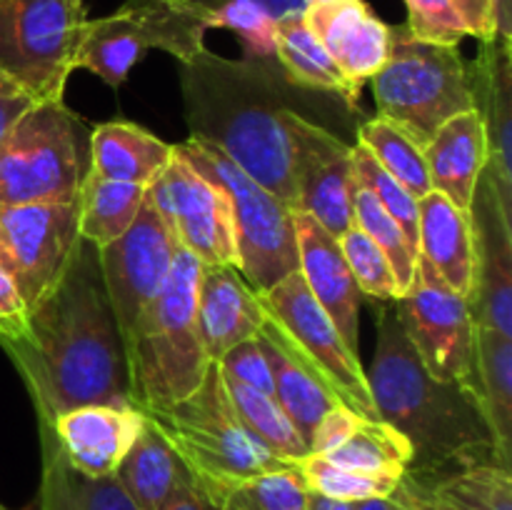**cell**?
<instances>
[{
  "label": "cell",
  "instance_id": "obj_27",
  "mask_svg": "<svg viewBox=\"0 0 512 510\" xmlns=\"http://www.w3.org/2000/svg\"><path fill=\"white\" fill-rule=\"evenodd\" d=\"M113 475L138 510H160L190 480L183 460L148 418Z\"/></svg>",
  "mask_w": 512,
  "mask_h": 510
},
{
  "label": "cell",
  "instance_id": "obj_33",
  "mask_svg": "<svg viewBox=\"0 0 512 510\" xmlns=\"http://www.w3.org/2000/svg\"><path fill=\"white\" fill-rule=\"evenodd\" d=\"M223 383L240 423L245 425V430H248L265 450H270L275 458L285 460V463L290 465H295L298 460H303L305 455L310 453L308 445L303 443L300 433L295 430V425L290 423L288 415L283 413V408H280L278 400H275L273 395L260 393V390L250 388V385L245 383H238V380L228 378V375H223Z\"/></svg>",
  "mask_w": 512,
  "mask_h": 510
},
{
  "label": "cell",
  "instance_id": "obj_6",
  "mask_svg": "<svg viewBox=\"0 0 512 510\" xmlns=\"http://www.w3.org/2000/svg\"><path fill=\"white\" fill-rule=\"evenodd\" d=\"M378 115L428 148L440 125L475 110L468 63L458 45L425 43L405 25L390 28V55L373 75Z\"/></svg>",
  "mask_w": 512,
  "mask_h": 510
},
{
  "label": "cell",
  "instance_id": "obj_7",
  "mask_svg": "<svg viewBox=\"0 0 512 510\" xmlns=\"http://www.w3.org/2000/svg\"><path fill=\"white\" fill-rule=\"evenodd\" d=\"M173 148L228 193L238 243V270L253 293H265L285 275L295 273L298 235L293 210L210 143L188 138Z\"/></svg>",
  "mask_w": 512,
  "mask_h": 510
},
{
  "label": "cell",
  "instance_id": "obj_47",
  "mask_svg": "<svg viewBox=\"0 0 512 510\" xmlns=\"http://www.w3.org/2000/svg\"><path fill=\"white\" fill-rule=\"evenodd\" d=\"M160 510H215V505L210 503L208 495L193 483V475H190L188 483L180 485L173 493V498H170Z\"/></svg>",
  "mask_w": 512,
  "mask_h": 510
},
{
  "label": "cell",
  "instance_id": "obj_10",
  "mask_svg": "<svg viewBox=\"0 0 512 510\" xmlns=\"http://www.w3.org/2000/svg\"><path fill=\"white\" fill-rule=\"evenodd\" d=\"M85 20V0H0V73L38 103L63 100Z\"/></svg>",
  "mask_w": 512,
  "mask_h": 510
},
{
  "label": "cell",
  "instance_id": "obj_17",
  "mask_svg": "<svg viewBox=\"0 0 512 510\" xmlns=\"http://www.w3.org/2000/svg\"><path fill=\"white\" fill-rule=\"evenodd\" d=\"M468 218L475 243L470 315L478 328L512 338V215L505 213L485 170L475 188Z\"/></svg>",
  "mask_w": 512,
  "mask_h": 510
},
{
  "label": "cell",
  "instance_id": "obj_54",
  "mask_svg": "<svg viewBox=\"0 0 512 510\" xmlns=\"http://www.w3.org/2000/svg\"><path fill=\"white\" fill-rule=\"evenodd\" d=\"M0 265H5V268H8V255H5L3 243H0ZM8 270H10V268H8Z\"/></svg>",
  "mask_w": 512,
  "mask_h": 510
},
{
  "label": "cell",
  "instance_id": "obj_8",
  "mask_svg": "<svg viewBox=\"0 0 512 510\" xmlns=\"http://www.w3.org/2000/svg\"><path fill=\"white\" fill-rule=\"evenodd\" d=\"M83 178L80 120L63 100L35 103L0 145V210L75 200Z\"/></svg>",
  "mask_w": 512,
  "mask_h": 510
},
{
  "label": "cell",
  "instance_id": "obj_38",
  "mask_svg": "<svg viewBox=\"0 0 512 510\" xmlns=\"http://www.w3.org/2000/svg\"><path fill=\"white\" fill-rule=\"evenodd\" d=\"M295 465H298V473L300 478H303L305 488L313 490V493L325 495V498L330 500H343V503L393 495L395 488L400 485V480H403L393 478V475L358 473V470L330 463L328 458L315 453H308Z\"/></svg>",
  "mask_w": 512,
  "mask_h": 510
},
{
  "label": "cell",
  "instance_id": "obj_19",
  "mask_svg": "<svg viewBox=\"0 0 512 510\" xmlns=\"http://www.w3.org/2000/svg\"><path fill=\"white\" fill-rule=\"evenodd\" d=\"M143 423L145 415L135 405H80L43 425L53 430L70 468L105 478L115 473Z\"/></svg>",
  "mask_w": 512,
  "mask_h": 510
},
{
  "label": "cell",
  "instance_id": "obj_51",
  "mask_svg": "<svg viewBox=\"0 0 512 510\" xmlns=\"http://www.w3.org/2000/svg\"><path fill=\"white\" fill-rule=\"evenodd\" d=\"M495 13H498V35L512 40V15L510 0H495Z\"/></svg>",
  "mask_w": 512,
  "mask_h": 510
},
{
  "label": "cell",
  "instance_id": "obj_31",
  "mask_svg": "<svg viewBox=\"0 0 512 510\" xmlns=\"http://www.w3.org/2000/svg\"><path fill=\"white\" fill-rule=\"evenodd\" d=\"M473 390L498 440L500 455L512 465V338L475 325Z\"/></svg>",
  "mask_w": 512,
  "mask_h": 510
},
{
  "label": "cell",
  "instance_id": "obj_25",
  "mask_svg": "<svg viewBox=\"0 0 512 510\" xmlns=\"http://www.w3.org/2000/svg\"><path fill=\"white\" fill-rule=\"evenodd\" d=\"M255 338H258L265 360H268L270 378H273V398L278 400L283 413L288 415V420L295 425V430L310 450L320 420L325 418L328 410L343 403L333 398L328 388L295 358L293 350L285 345L280 330L268 320V315H265L263 328L258 330Z\"/></svg>",
  "mask_w": 512,
  "mask_h": 510
},
{
  "label": "cell",
  "instance_id": "obj_48",
  "mask_svg": "<svg viewBox=\"0 0 512 510\" xmlns=\"http://www.w3.org/2000/svg\"><path fill=\"white\" fill-rule=\"evenodd\" d=\"M395 495L400 498V503L405 505L408 510H453L448 508L445 503L435 500L433 495H428L425 490H420L418 485H413L410 480H400V485L395 488Z\"/></svg>",
  "mask_w": 512,
  "mask_h": 510
},
{
  "label": "cell",
  "instance_id": "obj_22",
  "mask_svg": "<svg viewBox=\"0 0 512 510\" xmlns=\"http://www.w3.org/2000/svg\"><path fill=\"white\" fill-rule=\"evenodd\" d=\"M265 310L235 265H203L198 280V333L210 363L258 335Z\"/></svg>",
  "mask_w": 512,
  "mask_h": 510
},
{
  "label": "cell",
  "instance_id": "obj_43",
  "mask_svg": "<svg viewBox=\"0 0 512 510\" xmlns=\"http://www.w3.org/2000/svg\"><path fill=\"white\" fill-rule=\"evenodd\" d=\"M218 368L220 373L238 380V383L250 385V388L260 390V393L273 395V378H270L268 360H265V353L263 348H260L258 338H250L233 345V348L218 360Z\"/></svg>",
  "mask_w": 512,
  "mask_h": 510
},
{
  "label": "cell",
  "instance_id": "obj_44",
  "mask_svg": "<svg viewBox=\"0 0 512 510\" xmlns=\"http://www.w3.org/2000/svg\"><path fill=\"white\" fill-rule=\"evenodd\" d=\"M463 20L468 35L483 40H490L498 35V13H495V0H450Z\"/></svg>",
  "mask_w": 512,
  "mask_h": 510
},
{
  "label": "cell",
  "instance_id": "obj_11",
  "mask_svg": "<svg viewBox=\"0 0 512 510\" xmlns=\"http://www.w3.org/2000/svg\"><path fill=\"white\" fill-rule=\"evenodd\" d=\"M258 300L270 323L280 330L285 345L333 398L363 418H378L360 355L345 345L298 270L265 293H258Z\"/></svg>",
  "mask_w": 512,
  "mask_h": 510
},
{
  "label": "cell",
  "instance_id": "obj_29",
  "mask_svg": "<svg viewBox=\"0 0 512 510\" xmlns=\"http://www.w3.org/2000/svg\"><path fill=\"white\" fill-rule=\"evenodd\" d=\"M275 58L285 78L300 90H323L345 100L348 108H358L360 88H355L343 70L335 65L318 35L308 28L303 13L288 15L275 28Z\"/></svg>",
  "mask_w": 512,
  "mask_h": 510
},
{
  "label": "cell",
  "instance_id": "obj_4",
  "mask_svg": "<svg viewBox=\"0 0 512 510\" xmlns=\"http://www.w3.org/2000/svg\"><path fill=\"white\" fill-rule=\"evenodd\" d=\"M200 268L203 263L178 245L163 288L125 340L130 400L138 410L168 408L188 398L210 368L198 333Z\"/></svg>",
  "mask_w": 512,
  "mask_h": 510
},
{
  "label": "cell",
  "instance_id": "obj_1",
  "mask_svg": "<svg viewBox=\"0 0 512 510\" xmlns=\"http://www.w3.org/2000/svg\"><path fill=\"white\" fill-rule=\"evenodd\" d=\"M0 345L18 368L38 423L80 405H133L125 343L100 273L98 248L80 238L58 283Z\"/></svg>",
  "mask_w": 512,
  "mask_h": 510
},
{
  "label": "cell",
  "instance_id": "obj_53",
  "mask_svg": "<svg viewBox=\"0 0 512 510\" xmlns=\"http://www.w3.org/2000/svg\"><path fill=\"white\" fill-rule=\"evenodd\" d=\"M328 3H338V0H305V8H310V5H328Z\"/></svg>",
  "mask_w": 512,
  "mask_h": 510
},
{
  "label": "cell",
  "instance_id": "obj_35",
  "mask_svg": "<svg viewBox=\"0 0 512 510\" xmlns=\"http://www.w3.org/2000/svg\"><path fill=\"white\" fill-rule=\"evenodd\" d=\"M410 483L453 510H512V470L498 463L468 465L428 483Z\"/></svg>",
  "mask_w": 512,
  "mask_h": 510
},
{
  "label": "cell",
  "instance_id": "obj_28",
  "mask_svg": "<svg viewBox=\"0 0 512 510\" xmlns=\"http://www.w3.org/2000/svg\"><path fill=\"white\" fill-rule=\"evenodd\" d=\"M40 425L43 473L35 510H138L115 475L90 478L70 468L48 425Z\"/></svg>",
  "mask_w": 512,
  "mask_h": 510
},
{
  "label": "cell",
  "instance_id": "obj_24",
  "mask_svg": "<svg viewBox=\"0 0 512 510\" xmlns=\"http://www.w3.org/2000/svg\"><path fill=\"white\" fill-rule=\"evenodd\" d=\"M418 253L448 288L470 300L475 283V243L465 210L438 190L418 200Z\"/></svg>",
  "mask_w": 512,
  "mask_h": 510
},
{
  "label": "cell",
  "instance_id": "obj_2",
  "mask_svg": "<svg viewBox=\"0 0 512 510\" xmlns=\"http://www.w3.org/2000/svg\"><path fill=\"white\" fill-rule=\"evenodd\" d=\"M190 138L228 155L295 213V88L280 63L228 60L208 48L180 63Z\"/></svg>",
  "mask_w": 512,
  "mask_h": 510
},
{
  "label": "cell",
  "instance_id": "obj_12",
  "mask_svg": "<svg viewBox=\"0 0 512 510\" xmlns=\"http://www.w3.org/2000/svg\"><path fill=\"white\" fill-rule=\"evenodd\" d=\"M393 303L425 370L438 380L473 385L475 323L468 300L448 288L418 255L413 285Z\"/></svg>",
  "mask_w": 512,
  "mask_h": 510
},
{
  "label": "cell",
  "instance_id": "obj_32",
  "mask_svg": "<svg viewBox=\"0 0 512 510\" xmlns=\"http://www.w3.org/2000/svg\"><path fill=\"white\" fill-rule=\"evenodd\" d=\"M148 188L85 173L80 185V238L95 248L118 240L138 218Z\"/></svg>",
  "mask_w": 512,
  "mask_h": 510
},
{
  "label": "cell",
  "instance_id": "obj_50",
  "mask_svg": "<svg viewBox=\"0 0 512 510\" xmlns=\"http://www.w3.org/2000/svg\"><path fill=\"white\" fill-rule=\"evenodd\" d=\"M308 510H353V503L330 500V498H325V495L308 490Z\"/></svg>",
  "mask_w": 512,
  "mask_h": 510
},
{
  "label": "cell",
  "instance_id": "obj_49",
  "mask_svg": "<svg viewBox=\"0 0 512 510\" xmlns=\"http://www.w3.org/2000/svg\"><path fill=\"white\" fill-rule=\"evenodd\" d=\"M353 510H408L403 503H400L398 495H385V498H365L355 500Z\"/></svg>",
  "mask_w": 512,
  "mask_h": 510
},
{
  "label": "cell",
  "instance_id": "obj_40",
  "mask_svg": "<svg viewBox=\"0 0 512 510\" xmlns=\"http://www.w3.org/2000/svg\"><path fill=\"white\" fill-rule=\"evenodd\" d=\"M353 168H355V178L363 188H368L370 193L378 198V203L383 205L385 213L400 225L403 230L405 240H408L410 250L415 255L418 253V198L408 193L393 175L385 173L383 168L378 165V160L370 155V150L365 145L355 143L353 145Z\"/></svg>",
  "mask_w": 512,
  "mask_h": 510
},
{
  "label": "cell",
  "instance_id": "obj_52",
  "mask_svg": "<svg viewBox=\"0 0 512 510\" xmlns=\"http://www.w3.org/2000/svg\"><path fill=\"white\" fill-rule=\"evenodd\" d=\"M8 90H18L3 73H0V93H8Z\"/></svg>",
  "mask_w": 512,
  "mask_h": 510
},
{
  "label": "cell",
  "instance_id": "obj_42",
  "mask_svg": "<svg viewBox=\"0 0 512 510\" xmlns=\"http://www.w3.org/2000/svg\"><path fill=\"white\" fill-rule=\"evenodd\" d=\"M405 8V28L413 38L438 45H460V40L468 38V30L450 0H405Z\"/></svg>",
  "mask_w": 512,
  "mask_h": 510
},
{
  "label": "cell",
  "instance_id": "obj_34",
  "mask_svg": "<svg viewBox=\"0 0 512 510\" xmlns=\"http://www.w3.org/2000/svg\"><path fill=\"white\" fill-rule=\"evenodd\" d=\"M330 463L370 475H393L403 478L410 465V445L398 430L380 418L360 415L348 438L333 450L323 453Z\"/></svg>",
  "mask_w": 512,
  "mask_h": 510
},
{
  "label": "cell",
  "instance_id": "obj_16",
  "mask_svg": "<svg viewBox=\"0 0 512 510\" xmlns=\"http://www.w3.org/2000/svg\"><path fill=\"white\" fill-rule=\"evenodd\" d=\"M295 213L318 220L333 238L355 225L353 145L313 123L305 115L295 118Z\"/></svg>",
  "mask_w": 512,
  "mask_h": 510
},
{
  "label": "cell",
  "instance_id": "obj_39",
  "mask_svg": "<svg viewBox=\"0 0 512 510\" xmlns=\"http://www.w3.org/2000/svg\"><path fill=\"white\" fill-rule=\"evenodd\" d=\"M355 225L383 250L390 268H393L395 283H398V295L403 298L410 290V285H413L415 268H418V255L410 250L400 225L385 213L378 198L360 183L358 190H355Z\"/></svg>",
  "mask_w": 512,
  "mask_h": 510
},
{
  "label": "cell",
  "instance_id": "obj_23",
  "mask_svg": "<svg viewBox=\"0 0 512 510\" xmlns=\"http://www.w3.org/2000/svg\"><path fill=\"white\" fill-rule=\"evenodd\" d=\"M423 153L433 190L468 213L480 175L488 165V140L478 110H465L440 125Z\"/></svg>",
  "mask_w": 512,
  "mask_h": 510
},
{
  "label": "cell",
  "instance_id": "obj_55",
  "mask_svg": "<svg viewBox=\"0 0 512 510\" xmlns=\"http://www.w3.org/2000/svg\"><path fill=\"white\" fill-rule=\"evenodd\" d=\"M0 510H8V508H5V505H0Z\"/></svg>",
  "mask_w": 512,
  "mask_h": 510
},
{
  "label": "cell",
  "instance_id": "obj_15",
  "mask_svg": "<svg viewBox=\"0 0 512 510\" xmlns=\"http://www.w3.org/2000/svg\"><path fill=\"white\" fill-rule=\"evenodd\" d=\"M175 253L178 240L163 223L148 193L135 223L118 240L98 248L100 273L123 343L145 305L163 288Z\"/></svg>",
  "mask_w": 512,
  "mask_h": 510
},
{
  "label": "cell",
  "instance_id": "obj_14",
  "mask_svg": "<svg viewBox=\"0 0 512 510\" xmlns=\"http://www.w3.org/2000/svg\"><path fill=\"white\" fill-rule=\"evenodd\" d=\"M0 243L25 305H35L73 260L80 243V203H25L0 210Z\"/></svg>",
  "mask_w": 512,
  "mask_h": 510
},
{
  "label": "cell",
  "instance_id": "obj_20",
  "mask_svg": "<svg viewBox=\"0 0 512 510\" xmlns=\"http://www.w3.org/2000/svg\"><path fill=\"white\" fill-rule=\"evenodd\" d=\"M295 235H298V273L320 308L325 310L340 338L358 355L360 338V305L365 295L360 293L353 273H350L338 238L328 233L315 218L295 213Z\"/></svg>",
  "mask_w": 512,
  "mask_h": 510
},
{
  "label": "cell",
  "instance_id": "obj_26",
  "mask_svg": "<svg viewBox=\"0 0 512 510\" xmlns=\"http://www.w3.org/2000/svg\"><path fill=\"white\" fill-rule=\"evenodd\" d=\"M173 158V145L125 120H110L90 135V168L98 178L150 188Z\"/></svg>",
  "mask_w": 512,
  "mask_h": 510
},
{
  "label": "cell",
  "instance_id": "obj_41",
  "mask_svg": "<svg viewBox=\"0 0 512 510\" xmlns=\"http://www.w3.org/2000/svg\"><path fill=\"white\" fill-rule=\"evenodd\" d=\"M338 243L345 255V263H348L350 273H353L355 283L365 298L378 300V303H393L400 298L388 258L358 225L345 230Z\"/></svg>",
  "mask_w": 512,
  "mask_h": 510
},
{
  "label": "cell",
  "instance_id": "obj_9",
  "mask_svg": "<svg viewBox=\"0 0 512 510\" xmlns=\"http://www.w3.org/2000/svg\"><path fill=\"white\" fill-rule=\"evenodd\" d=\"M203 15L178 0H125L115 13L85 20L75 68L93 70L105 85L120 88L130 70L158 48L185 63L205 48Z\"/></svg>",
  "mask_w": 512,
  "mask_h": 510
},
{
  "label": "cell",
  "instance_id": "obj_30",
  "mask_svg": "<svg viewBox=\"0 0 512 510\" xmlns=\"http://www.w3.org/2000/svg\"><path fill=\"white\" fill-rule=\"evenodd\" d=\"M203 15L210 28H228L243 45V58L278 63L275 28L283 18L303 13L305 0H178Z\"/></svg>",
  "mask_w": 512,
  "mask_h": 510
},
{
  "label": "cell",
  "instance_id": "obj_18",
  "mask_svg": "<svg viewBox=\"0 0 512 510\" xmlns=\"http://www.w3.org/2000/svg\"><path fill=\"white\" fill-rule=\"evenodd\" d=\"M470 90L475 110L485 125L488 165L485 173L493 180L505 213L512 215V48L510 38L480 43V53L468 63Z\"/></svg>",
  "mask_w": 512,
  "mask_h": 510
},
{
  "label": "cell",
  "instance_id": "obj_5",
  "mask_svg": "<svg viewBox=\"0 0 512 510\" xmlns=\"http://www.w3.org/2000/svg\"><path fill=\"white\" fill-rule=\"evenodd\" d=\"M140 413L160 430L208 498L255 475L293 468L245 430L230 403L218 363H210L203 383L188 398Z\"/></svg>",
  "mask_w": 512,
  "mask_h": 510
},
{
  "label": "cell",
  "instance_id": "obj_3",
  "mask_svg": "<svg viewBox=\"0 0 512 510\" xmlns=\"http://www.w3.org/2000/svg\"><path fill=\"white\" fill-rule=\"evenodd\" d=\"M365 378L375 415L408 440L405 478L428 483L478 463L512 470L473 385L430 375L400 325L398 310L388 303L378 305V343Z\"/></svg>",
  "mask_w": 512,
  "mask_h": 510
},
{
  "label": "cell",
  "instance_id": "obj_45",
  "mask_svg": "<svg viewBox=\"0 0 512 510\" xmlns=\"http://www.w3.org/2000/svg\"><path fill=\"white\" fill-rule=\"evenodd\" d=\"M25 313H28V305L15 285L13 273L0 265V338L18 333L25 323Z\"/></svg>",
  "mask_w": 512,
  "mask_h": 510
},
{
  "label": "cell",
  "instance_id": "obj_46",
  "mask_svg": "<svg viewBox=\"0 0 512 510\" xmlns=\"http://www.w3.org/2000/svg\"><path fill=\"white\" fill-rule=\"evenodd\" d=\"M38 100L30 98L23 90H8V93H0V145L8 140V135L13 133V128L18 125V120L28 113Z\"/></svg>",
  "mask_w": 512,
  "mask_h": 510
},
{
  "label": "cell",
  "instance_id": "obj_21",
  "mask_svg": "<svg viewBox=\"0 0 512 510\" xmlns=\"http://www.w3.org/2000/svg\"><path fill=\"white\" fill-rule=\"evenodd\" d=\"M303 18L355 88L373 80L388 60L390 25L365 0L310 5L303 10Z\"/></svg>",
  "mask_w": 512,
  "mask_h": 510
},
{
  "label": "cell",
  "instance_id": "obj_13",
  "mask_svg": "<svg viewBox=\"0 0 512 510\" xmlns=\"http://www.w3.org/2000/svg\"><path fill=\"white\" fill-rule=\"evenodd\" d=\"M148 195L180 248L193 253L203 265L238 268V243L228 193L213 178L180 158L175 148L170 163L148 188Z\"/></svg>",
  "mask_w": 512,
  "mask_h": 510
},
{
  "label": "cell",
  "instance_id": "obj_36",
  "mask_svg": "<svg viewBox=\"0 0 512 510\" xmlns=\"http://www.w3.org/2000/svg\"><path fill=\"white\" fill-rule=\"evenodd\" d=\"M358 143L365 145L380 168L393 175L413 198L420 200L433 190L423 148L383 115H375L360 125Z\"/></svg>",
  "mask_w": 512,
  "mask_h": 510
},
{
  "label": "cell",
  "instance_id": "obj_37",
  "mask_svg": "<svg viewBox=\"0 0 512 510\" xmlns=\"http://www.w3.org/2000/svg\"><path fill=\"white\" fill-rule=\"evenodd\" d=\"M210 503L215 510H308V488L293 465L228 485Z\"/></svg>",
  "mask_w": 512,
  "mask_h": 510
}]
</instances>
